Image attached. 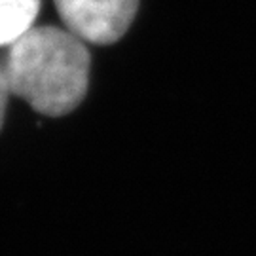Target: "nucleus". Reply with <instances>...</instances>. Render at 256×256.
Returning a JSON list of instances; mask_svg holds the SVG:
<instances>
[{
	"mask_svg": "<svg viewBox=\"0 0 256 256\" xmlns=\"http://www.w3.org/2000/svg\"><path fill=\"white\" fill-rule=\"evenodd\" d=\"M68 28L30 27L10 44L2 66L10 93L46 116H64L84 101L92 57Z\"/></svg>",
	"mask_w": 256,
	"mask_h": 256,
	"instance_id": "obj_1",
	"label": "nucleus"
},
{
	"mask_svg": "<svg viewBox=\"0 0 256 256\" xmlns=\"http://www.w3.org/2000/svg\"><path fill=\"white\" fill-rule=\"evenodd\" d=\"M55 6L72 34L88 44L108 46L128 32L138 0H55Z\"/></svg>",
	"mask_w": 256,
	"mask_h": 256,
	"instance_id": "obj_2",
	"label": "nucleus"
},
{
	"mask_svg": "<svg viewBox=\"0 0 256 256\" xmlns=\"http://www.w3.org/2000/svg\"><path fill=\"white\" fill-rule=\"evenodd\" d=\"M40 0H0V46H10L34 27Z\"/></svg>",
	"mask_w": 256,
	"mask_h": 256,
	"instance_id": "obj_3",
	"label": "nucleus"
},
{
	"mask_svg": "<svg viewBox=\"0 0 256 256\" xmlns=\"http://www.w3.org/2000/svg\"><path fill=\"white\" fill-rule=\"evenodd\" d=\"M10 95L12 93H10L8 82H6L4 72L0 68V129H2V124H4V114H6V104H8Z\"/></svg>",
	"mask_w": 256,
	"mask_h": 256,
	"instance_id": "obj_4",
	"label": "nucleus"
}]
</instances>
